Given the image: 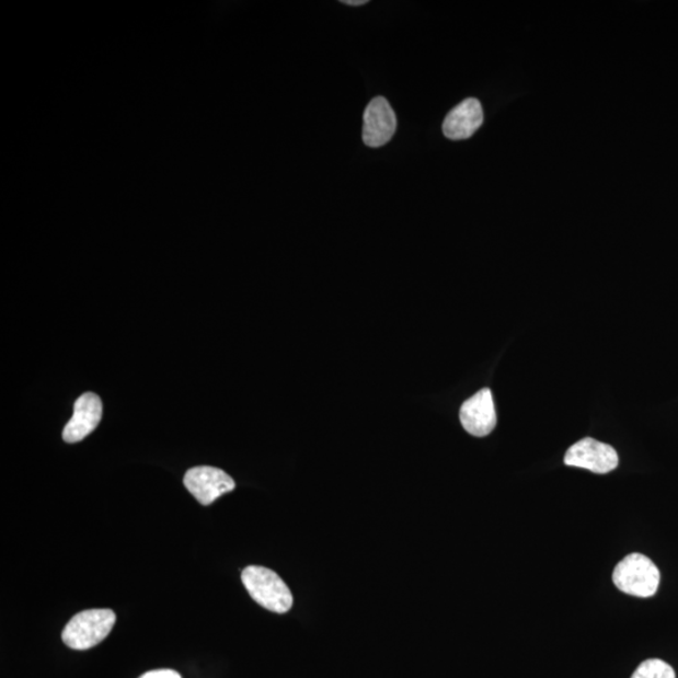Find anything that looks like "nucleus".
<instances>
[{"label": "nucleus", "instance_id": "1", "mask_svg": "<svg viewBox=\"0 0 678 678\" xmlns=\"http://www.w3.org/2000/svg\"><path fill=\"white\" fill-rule=\"evenodd\" d=\"M242 581L255 602L271 612L287 613L294 606V596L276 572L251 565L243 571Z\"/></svg>", "mask_w": 678, "mask_h": 678}, {"label": "nucleus", "instance_id": "2", "mask_svg": "<svg viewBox=\"0 0 678 678\" xmlns=\"http://www.w3.org/2000/svg\"><path fill=\"white\" fill-rule=\"evenodd\" d=\"M115 623L116 614L111 609H89L68 622L62 640L72 650H90L108 636Z\"/></svg>", "mask_w": 678, "mask_h": 678}, {"label": "nucleus", "instance_id": "3", "mask_svg": "<svg viewBox=\"0 0 678 678\" xmlns=\"http://www.w3.org/2000/svg\"><path fill=\"white\" fill-rule=\"evenodd\" d=\"M659 571L646 555L633 553L617 564L613 582L623 594L648 598L656 595L659 586Z\"/></svg>", "mask_w": 678, "mask_h": 678}, {"label": "nucleus", "instance_id": "4", "mask_svg": "<svg viewBox=\"0 0 678 678\" xmlns=\"http://www.w3.org/2000/svg\"><path fill=\"white\" fill-rule=\"evenodd\" d=\"M565 466L581 468L596 474L611 473L617 467V451L607 444L586 437L571 446L564 458Z\"/></svg>", "mask_w": 678, "mask_h": 678}, {"label": "nucleus", "instance_id": "5", "mask_svg": "<svg viewBox=\"0 0 678 678\" xmlns=\"http://www.w3.org/2000/svg\"><path fill=\"white\" fill-rule=\"evenodd\" d=\"M184 484L195 499L210 505L221 495L233 492L235 482L226 471L211 467H197L187 471Z\"/></svg>", "mask_w": 678, "mask_h": 678}, {"label": "nucleus", "instance_id": "6", "mask_svg": "<svg viewBox=\"0 0 678 678\" xmlns=\"http://www.w3.org/2000/svg\"><path fill=\"white\" fill-rule=\"evenodd\" d=\"M364 142L368 148H381L397 133L398 118L388 100L376 97L365 111Z\"/></svg>", "mask_w": 678, "mask_h": 678}, {"label": "nucleus", "instance_id": "7", "mask_svg": "<svg viewBox=\"0 0 678 678\" xmlns=\"http://www.w3.org/2000/svg\"><path fill=\"white\" fill-rule=\"evenodd\" d=\"M460 422L470 435L484 437L492 434L496 426L492 391L483 389L463 402L460 409Z\"/></svg>", "mask_w": 678, "mask_h": 678}, {"label": "nucleus", "instance_id": "8", "mask_svg": "<svg viewBox=\"0 0 678 678\" xmlns=\"http://www.w3.org/2000/svg\"><path fill=\"white\" fill-rule=\"evenodd\" d=\"M102 417V402L97 394L84 393L76 401L73 416L64 430L68 444L80 443L96 430Z\"/></svg>", "mask_w": 678, "mask_h": 678}, {"label": "nucleus", "instance_id": "9", "mask_svg": "<svg viewBox=\"0 0 678 678\" xmlns=\"http://www.w3.org/2000/svg\"><path fill=\"white\" fill-rule=\"evenodd\" d=\"M484 113L482 103L476 99H468L450 111L446 116L443 131L453 141L467 140L483 125Z\"/></svg>", "mask_w": 678, "mask_h": 678}, {"label": "nucleus", "instance_id": "10", "mask_svg": "<svg viewBox=\"0 0 678 678\" xmlns=\"http://www.w3.org/2000/svg\"><path fill=\"white\" fill-rule=\"evenodd\" d=\"M631 678H676V674L665 660L652 658L642 663Z\"/></svg>", "mask_w": 678, "mask_h": 678}, {"label": "nucleus", "instance_id": "11", "mask_svg": "<svg viewBox=\"0 0 678 678\" xmlns=\"http://www.w3.org/2000/svg\"><path fill=\"white\" fill-rule=\"evenodd\" d=\"M140 678H182L173 669H154V671L146 673Z\"/></svg>", "mask_w": 678, "mask_h": 678}, {"label": "nucleus", "instance_id": "12", "mask_svg": "<svg viewBox=\"0 0 678 678\" xmlns=\"http://www.w3.org/2000/svg\"><path fill=\"white\" fill-rule=\"evenodd\" d=\"M343 4H347V5H352V7H358V5H365L367 4V0H343L342 2Z\"/></svg>", "mask_w": 678, "mask_h": 678}]
</instances>
